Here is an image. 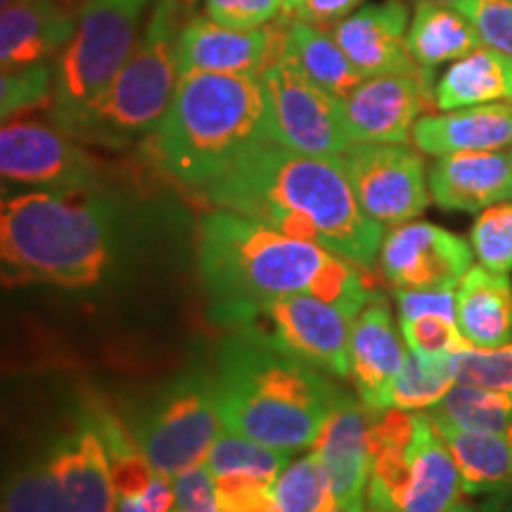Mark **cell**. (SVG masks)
<instances>
[{"label": "cell", "mask_w": 512, "mask_h": 512, "mask_svg": "<svg viewBox=\"0 0 512 512\" xmlns=\"http://www.w3.org/2000/svg\"><path fill=\"white\" fill-rule=\"evenodd\" d=\"M50 93H53V72L48 64L24 69L0 67V124L19 112L46 105Z\"/></svg>", "instance_id": "36"}, {"label": "cell", "mask_w": 512, "mask_h": 512, "mask_svg": "<svg viewBox=\"0 0 512 512\" xmlns=\"http://www.w3.org/2000/svg\"><path fill=\"white\" fill-rule=\"evenodd\" d=\"M347 313L311 294H287L271 299L233 332H245L261 342L273 344L309 366L335 377L351 375Z\"/></svg>", "instance_id": "12"}, {"label": "cell", "mask_w": 512, "mask_h": 512, "mask_svg": "<svg viewBox=\"0 0 512 512\" xmlns=\"http://www.w3.org/2000/svg\"><path fill=\"white\" fill-rule=\"evenodd\" d=\"M456 323L472 347L498 349L512 342V283L508 273L470 266L456 285Z\"/></svg>", "instance_id": "24"}, {"label": "cell", "mask_w": 512, "mask_h": 512, "mask_svg": "<svg viewBox=\"0 0 512 512\" xmlns=\"http://www.w3.org/2000/svg\"><path fill=\"white\" fill-rule=\"evenodd\" d=\"M0 178L50 190H95L100 166L53 121L12 119L0 124Z\"/></svg>", "instance_id": "14"}, {"label": "cell", "mask_w": 512, "mask_h": 512, "mask_svg": "<svg viewBox=\"0 0 512 512\" xmlns=\"http://www.w3.org/2000/svg\"><path fill=\"white\" fill-rule=\"evenodd\" d=\"M119 209L93 190L0 197V285L100 283L112 261Z\"/></svg>", "instance_id": "3"}, {"label": "cell", "mask_w": 512, "mask_h": 512, "mask_svg": "<svg viewBox=\"0 0 512 512\" xmlns=\"http://www.w3.org/2000/svg\"><path fill=\"white\" fill-rule=\"evenodd\" d=\"M456 8L475 24L482 46L512 57V0H460Z\"/></svg>", "instance_id": "38"}, {"label": "cell", "mask_w": 512, "mask_h": 512, "mask_svg": "<svg viewBox=\"0 0 512 512\" xmlns=\"http://www.w3.org/2000/svg\"><path fill=\"white\" fill-rule=\"evenodd\" d=\"M143 503L147 512H171V508L176 505V496H174V486L169 484V477L155 475L147 489L143 491Z\"/></svg>", "instance_id": "44"}, {"label": "cell", "mask_w": 512, "mask_h": 512, "mask_svg": "<svg viewBox=\"0 0 512 512\" xmlns=\"http://www.w3.org/2000/svg\"><path fill=\"white\" fill-rule=\"evenodd\" d=\"M401 332L408 347L425 356H451L456 354V351L472 347V344L460 335L456 320H448L441 316L401 318Z\"/></svg>", "instance_id": "37"}, {"label": "cell", "mask_w": 512, "mask_h": 512, "mask_svg": "<svg viewBox=\"0 0 512 512\" xmlns=\"http://www.w3.org/2000/svg\"><path fill=\"white\" fill-rule=\"evenodd\" d=\"M214 384L223 430L283 451L311 446L344 399L323 370L245 332L221 344Z\"/></svg>", "instance_id": "4"}, {"label": "cell", "mask_w": 512, "mask_h": 512, "mask_svg": "<svg viewBox=\"0 0 512 512\" xmlns=\"http://www.w3.org/2000/svg\"><path fill=\"white\" fill-rule=\"evenodd\" d=\"M361 3L363 0H287L285 15L323 27L349 17Z\"/></svg>", "instance_id": "42"}, {"label": "cell", "mask_w": 512, "mask_h": 512, "mask_svg": "<svg viewBox=\"0 0 512 512\" xmlns=\"http://www.w3.org/2000/svg\"><path fill=\"white\" fill-rule=\"evenodd\" d=\"M207 17L228 29H256L285 12L287 0H204Z\"/></svg>", "instance_id": "39"}, {"label": "cell", "mask_w": 512, "mask_h": 512, "mask_svg": "<svg viewBox=\"0 0 512 512\" xmlns=\"http://www.w3.org/2000/svg\"><path fill=\"white\" fill-rule=\"evenodd\" d=\"M434 427L456 460L463 496L496 494L512 486V441L508 437L463 432L444 422H434Z\"/></svg>", "instance_id": "27"}, {"label": "cell", "mask_w": 512, "mask_h": 512, "mask_svg": "<svg viewBox=\"0 0 512 512\" xmlns=\"http://www.w3.org/2000/svg\"><path fill=\"white\" fill-rule=\"evenodd\" d=\"M510 159H512V152H510Z\"/></svg>", "instance_id": "54"}, {"label": "cell", "mask_w": 512, "mask_h": 512, "mask_svg": "<svg viewBox=\"0 0 512 512\" xmlns=\"http://www.w3.org/2000/svg\"><path fill=\"white\" fill-rule=\"evenodd\" d=\"M411 140L420 152L432 157L505 150L512 145V102L425 114L415 121Z\"/></svg>", "instance_id": "23"}, {"label": "cell", "mask_w": 512, "mask_h": 512, "mask_svg": "<svg viewBox=\"0 0 512 512\" xmlns=\"http://www.w3.org/2000/svg\"><path fill=\"white\" fill-rule=\"evenodd\" d=\"M174 3H181V0H174ZM185 3H192V0H185Z\"/></svg>", "instance_id": "51"}, {"label": "cell", "mask_w": 512, "mask_h": 512, "mask_svg": "<svg viewBox=\"0 0 512 512\" xmlns=\"http://www.w3.org/2000/svg\"><path fill=\"white\" fill-rule=\"evenodd\" d=\"M287 62L302 72L306 79L328 91L335 98L344 100L361 83L363 76L339 48L335 36L323 31L316 24L287 15L283 38V53Z\"/></svg>", "instance_id": "25"}, {"label": "cell", "mask_w": 512, "mask_h": 512, "mask_svg": "<svg viewBox=\"0 0 512 512\" xmlns=\"http://www.w3.org/2000/svg\"><path fill=\"white\" fill-rule=\"evenodd\" d=\"M221 512H283L280 505L275 503L271 494V486L266 489H254L249 494L226 498V501H219Z\"/></svg>", "instance_id": "43"}, {"label": "cell", "mask_w": 512, "mask_h": 512, "mask_svg": "<svg viewBox=\"0 0 512 512\" xmlns=\"http://www.w3.org/2000/svg\"><path fill=\"white\" fill-rule=\"evenodd\" d=\"M460 475L430 413L387 408L370 427L368 512H444L460 501Z\"/></svg>", "instance_id": "6"}, {"label": "cell", "mask_w": 512, "mask_h": 512, "mask_svg": "<svg viewBox=\"0 0 512 512\" xmlns=\"http://www.w3.org/2000/svg\"><path fill=\"white\" fill-rule=\"evenodd\" d=\"M8 3H12V0H0V8H5Z\"/></svg>", "instance_id": "50"}, {"label": "cell", "mask_w": 512, "mask_h": 512, "mask_svg": "<svg viewBox=\"0 0 512 512\" xmlns=\"http://www.w3.org/2000/svg\"><path fill=\"white\" fill-rule=\"evenodd\" d=\"M271 494L283 512H316L332 494L323 460L311 453V456L287 465L273 479Z\"/></svg>", "instance_id": "33"}, {"label": "cell", "mask_w": 512, "mask_h": 512, "mask_svg": "<svg viewBox=\"0 0 512 512\" xmlns=\"http://www.w3.org/2000/svg\"><path fill=\"white\" fill-rule=\"evenodd\" d=\"M401 318L441 316L456 320V287L446 290H394Z\"/></svg>", "instance_id": "41"}, {"label": "cell", "mask_w": 512, "mask_h": 512, "mask_svg": "<svg viewBox=\"0 0 512 512\" xmlns=\"http://www.w3.org/2000/svg\"><path fill=\"white\" fill-rule=\"evenodd\" d=\"M479 512H512V486L489 494V501L479 508Z\"/></svg>", "instance_id": "45"}, {"label": "cell", "mask_w": 512, "mask_h": 512, "mask_svg": "<svg viewBox=\"0 0 512 512\" xmlns=\"http://www.w3.org/2000/svg\"><path fill=\"white\" fill-rule=\"evenodd\" d=\"M86 418L98 430L102 446L110 460L112 484L117 496H140L150 486L155 470L147 463L138 441L133 439L128 422H124L112 406L102 401H91L86 406Z\"/></svg>", "instance_id": "29"}, {"label": "cell", "mask_w": 512, "mask_h": 512, "mask_svg": "<svg viewBox=\"0 0 512 512\" xmlns=\"http://www.w3.org/2000/svg\"><path fill=\"white\" fill-rule=\"evenodd\" d=\"M453 384L448 356H425L411 349L392 384V408L430 411Z\"/></svg>", "instance_id": "31"}, {"label": "cell", "mask_w": 512, "mask_h": 512, "mask_svg": "<svg viewBox=\"0 0 512 512\" xmlns=\"http://www.w3.org/2000/svg\"><path fill=\"white\" fill-rule=\"evenodd\" d=\"M5 195V192H3V185H0V197H3Z\"/></svg>", "instance_id": "52"}, {"label": "cell", "mask_w": 512, "mask_h": 512, "mask_svg": "<svg viewBox=\"0 0 512 512\" xmlns=\"http://www.w3.org/2000/svg\"><path fill=\"white\" fill-rule=\"evenodd\" d=\"M437 107L432 69L413 74L366 76L342 100V119L351 143L406 145L420 117Z\"/></svg>", "instance_id": "15"}, {"label": "cell", "mask_w": 512, "mask_h": 512, "mask_svg": "<svg viewBox=\"0 0 512 512\" xmlns=\"http://www.w3.org/2000/svg\"><path fill=\"white\" fill-rule=\"evenodd\" d=\"M285 27L287 17L256 29H228L209 17L188 19L178 36V76L200 72L261 76L283 53Z\"/></svg>", "instance_id": "17"}, {"label": "cell", "mask_w": 512, "mask_h": 512, "mask_svg": "<svg viewBox=\"0 0 512 512\" xmlns=\"http://www.w3.org/2000/svg\"><path fill=\"white\" fill-rule=\"evenodd\" d=\"M264 88L254 74L178 76L174 98L145 138L150 162L185 190L202 192L264 136Z\"/></svg>", "instance_id": "5"}, {"label": "cell", "mask_w": 512, "mask_h": 512, "mask_svg": "<svg viewBox=\"0 0 512 512\" xmlns=\"http://www.w3.org/2000/svg\"><path fill=\"white\" fill-rule=\"evenodd\" d=\"M430 418L463 432L508 437L512 430V394L491 392L472 384H453L444 399L430 408Z\"/></svg>", "instance_id": "30"}, {"label": "cell", "mask_w": 512, "mask_h": 512, "mask_svg": "<svg viewBox=\"0 0 512 512\" xmlns=\"http://www.w3.org/2000/svg\"><path fill=\"white\" fill-rule=\"evenodd\" d=\"M155 475L176 477L200 465L221 437L214 375L192 373L166 382L128 422Z\"/></svg>", "instance_id": "10"}, {"label": "cell", "mask_w": 512, "mask_h": 512, "mask_svg": "<svg viewBox=\"0 0 512 512\" xmlns=\"http://www.w3.org/2000/svg\"><path fill=\"white\" fill-rule=\"evenodd\" d=\"M216 209L266 223L373 268L384 228L363 214L342 157H311L259 140L202 190Z\"/></svg>", "instance_id": "2"}, {"label": "cell", "mask_w": 512, "mask_h": 512, "mask_svg": "<svg viewBox=\"0 0 512 512\" xmlns=\"http://www.w3.org/2000/svg\"><path fill=\"white\" fill-rule=\"evenodd\" d=\"M181 29L174 0H157L117 79L76 128V140L124 150L155 131L176 91Z\"/></svg>", "instance_id": "7"}, {"label": "cell", "mask_w": 512, "mask_h": 512, "mask_svg": "<svg viewBox=\"0 0 512 512\" xmlns=\"http://www.w3.org/2000/svg\"><path fill=\"white\" fill-rule=\"evenodd\" d=\"M316 512H368L366 510V503H351V505H342L335 501V496H328L323 501V505Z\"/></svg>", "instance_id": "46"}, {"label": "cell", "mask_w": 512, "mask_h": 512, "mask_svg": "<svg viewBox=\"0 0 512 512\" xmlns=\"http://www.w3.org/2000/svg\"><path fill=\"white\" fill-rule=\"evenodd\" d=\"M176 512H221L216 482L209 467L195 465L176 475L174 482Z\"/></svg>", "instance_id": "40"}, {"label": "cell", "mask_w": 512, "mask_h": 512, "mask_svg": "<svg viewBox=\"0 0 512 512\" xmlns=\"http://www.w3.org/2000/svg\"><path fill=\"white\" fill-rule=\"evenodd\" d=\"M76 17L67 0H12L0 8V67L46 64L69 43Z\"/></svg>", "instance_id": "22"}, {"label": "cell", "mask_w": 512, "mask_h": 512, "mask_svg": "<svg viewBox=\"0 0 512 512\" xmlns=\"http://www.w3.org/2000/svg\"><path fill=\"white\" fill-rule=\"evenodd\" d=\"M117 508L119 512H147L143 496H121Z\"/></svg>", "instance_id": "47"}, {"label": "cell", "mask_w": 512, "mask_h": 512, "mask_svg": "<svg viewBox=\"0 0 512 512\" xmlns=\"http://www.w3.org/2000/svg\"><path fill=\"white\" fill-rule=\"evenodd\" d=\"M418 3H446V5H458L460 0H418Z\"/></svg>", "instance_id": "49"}, {"label": "cell", "mask_w": 512, "mask_h": 512, "mask_svg": "<svg viewBox=\"0 0 512 512\" xmlns=\"http://www.w3.org/2000/svg\"><path fill=\"white\" fill-rule=\"evenodd\" d=\"M406 48L418 67L434 69L482 48V38L456 5L418 3L406 34Z\"/></svg>", "instance_id": "28"}, {"label": "cell", "mask_w": 512, "mask_h": 512, "mask_svg": "<svg viewBox=\"0 0 512 512\" xmlns=\"http://www.w3.org/2000/svg\"><path fill=\"white\" fill-rule=\"evenodd\" d=\"M439 110L512 102V57L494 48H477L448 67L434 88Z\"/></svg>", "instance_id": "26"}, {"label": "cell", "mask_w": 512, "mask_h": 512, "mask_svg": "<svg viewBox=\"0 0 512 512\" xmlns=\"http://www.w3.org/2000/svg\"><path fill=\"white\" fill-rule=\"evenodd\" d=\"M472 245L434 223H403L382 240L380 275L394 290L456 287L472 266Z\"/></svg>", "instance_id": "16"}, {"label": "cell", "mask_w": 512, "mask_h": 512, "mask_svg": "<svg viewBox=\"0 0 512 512\" xmlns=\"http://www.w3.org/2000/svg\"><path fill=\"white\" fill-rule=\"evenodd\" d=\"M444 512H479V508H477V505L467 503V501H458V503H453L451 508L444 510Z\"/></svg>", "instance_id": "48"}, {"label": "cell", "mask_w": 512, "mask_h": 512, "mask_svg": "<svg viewBox=\"0 0 512 512\" xmlns=\"http://www.w3.org/2000/svg\"><path fill=\"white\" fill-rule=\"evenodd\" d=\"M330 34L363 76L413 74L422 69L406 48L408 5L403 0L351 12L332 24Z\"/></svg>", "instance_id": "19"}, {"label": "cell", "mask_w": 512, "mask_h": 512, "mask_svg": "<svg viewBox=\"0 0 512 512\" xmlns=\"http://www.w3.org/2000/svg\"><path fill=\"white\" fill-rule=\"evenodd\" d=\"M290 458L292 451L259 444V441L228 432L214 441L207 456V467L214 477L245 472V475H259L273 482L290 465Z\"/></svg>", "instance_id": "32"}, {"label": "cell", "mask_w": 512, "mask_h": 512, "mask_svg": "<svg viewBox=\"0 0 512 512\" xmlns=\"http://www.w3.org/2000/svg\"><path fill=\"white\" fill-rule=\"evenodd\" d=\"M197 259L209 316L228 330H238L261 304L287 294H311L349 318L377 294L373 268L228 209L200 219Z\"/></svg>", "instance_id": "1"}, {"label": "cell", "mask_w": 512, "mask_h": 512, "mask_svg": "<svg viewBox=\"0 0 512 512\" xmlns=\"http://www.w3.org/2000/svg\"><path fill=\"white\" fill-rule=\"evenodd\" d=\"M264 88V136L271 143L311 157H342L349 150L342 100L316 86L278 57L261 72Z\"/></svg>", "instance_id": "11"}, {"label": "cell", "mask_w": 512, "mask_h": 512, "mask_svg": "<svg viewBox=\"0 0 512 512\" xmlns=\"http://www.w3.org/2000/svg\"><path fill=\"white\" fill-rule=\"evenodd\" d=\"M453 382L512 394V342L498 349L467 347L448 356Z\"/></svg>", "instance_id": "34"}, {"label": "cell", "mask_w": 512, "mask_h": 512, "mask_svg": "<svg viewBox=\"0 0 512 512\" xmlns=\"http://www.w3.org/2000/svg\"><path fill=\"white\" fill-rule=\"evenodd\" d=\"M373 420L375 415L361 401L344 394L311 444L313 453L328 470L332 496L342 505L366 503Z\"/></svg>", "instance_id": "20"}, {"label": "cell", "mask_w": 512, "mask_h": 512, "mask_svg": "<svg viewBox=\"0 0 512 512\" xmlns=\"http://www.w3.org/2000/svg\"><path fill=\"white\" fill-rule=\"evenodd\" d=\"M472 252L489 271H512V200L498 202L477 216L470 230Z\"/></svg>", "instance_id": "35"}, {"label": "cell", "mask_w": 512, "mask_h": 512, "mask_svg": "<svg viewBox=\"0 0 512 512\" xmlns=\"http://www.w3.org/2000/svg\"><path fill=\"white\" fill-rule=\"evenodd\" d=\"M508 439H510V441H512V430H510V432H508Z\"/></svg>", "instance_id": "53"}, {"label": "cell", "mask_w": 512, "mask_h": 512, "mask_svg": "<svg viewBox=\"0 0 512 512\" xmlns=\"http://www.w3.org/2000/svg\"><path fill=\"white\" fill-rule=\"evenodd\" d=\"M152 0H86L53 72L50 121L74 138L136 48Z\"/></svg>", "instance_id": "8"}, {"label": "cell", "mask_w": 512, "mask_h": 512, "mask_svg": "<svg viewBox=\"0 0 512 512\" xmlns=\"http://www.w3.org/2000/svg\"><path fill=\"white\" fill-rule=\"evenodd\" d=\"M427 185L441 209L482 214L512 200V159L503 150L444 155L430 169Z\"/></svg>", "instance_id": "21"}, {"label": "cell", "mask_w": 512, "mask_h": 512, "mask_svg": "<svg viewBox=\"0 0 512 512\" xmlns=\"http://www.w3.org/2000/svg\"><path fill=\"white\" fill-rule=\"evenodd\" d=\"M408 351L396 332L392 309L380 292L351 323L349 358L351 380L358 399L370 413L382 415L392 408V384L406 361Z\"/></svg>", "instance_id": "18"}, {"label": "cell", "mask_w": 512, "mask_h": 512, "mask_svg": "<svg viewBox=\"0 0 512 512\" xmlns=\"http://www.w3.org/2000/svg\"><path fill=\"white\" fill-rule=\"evenodd\" d=\"M342 164L363 214L382 228L415 221L432 200L425 162L411 147L354 143Z\"/></svg>", "instance_id": "13"}, {"label": "cell", "mask_w": 512, "mask_h": 512, "mask_svg": "<svg viewBox=\"0 0 512 512\" xmlns=\"http://www.w3.org/2000/svg\"><path fill=\"white\" fill-rule=\"evenodd\" d=\"M0 512H117L110 460L91 420L5 479Z\"/></svg>", "instance_id": "9"}]
</instances>
